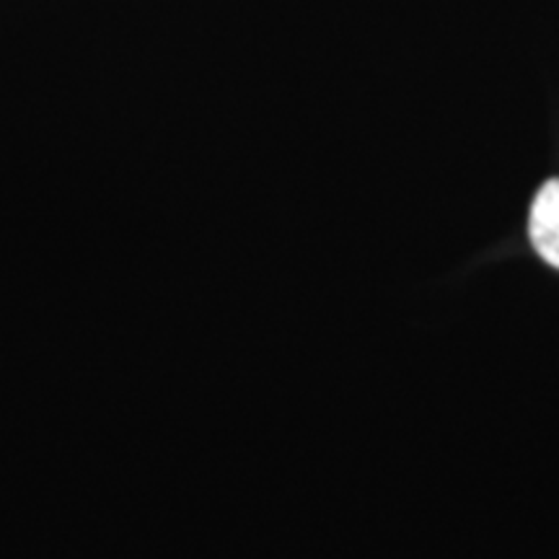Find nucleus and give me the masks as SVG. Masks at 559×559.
<instances>
[{
    "label": "nucleus",
    "instance_id": "f257e3e1",
    "mask_svg": "<svg viewBox=\"0 0 559 559\" xmlns=\"http://www.w3.org/2000/svg\"><path fill=\"white\" fill-rule=\"evenodd\" d=\"M528 236L536 254L559 270V179H549L536 192L528 215Z\"/></svg>",
    "mask_w": 559,
    "mask_h": 559
}]
</instances>
